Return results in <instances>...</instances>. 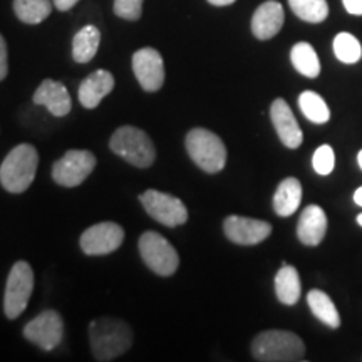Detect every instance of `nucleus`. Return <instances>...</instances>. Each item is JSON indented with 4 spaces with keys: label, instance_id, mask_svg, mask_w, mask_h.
Here are the masks:
<instances>
[{
    "label": "nucleus",
    "instance_id": "9b49d317",
    "mask_svg": "<svg viewBox=\"0 0 362 362\" xmlns=\"http://www.w3.org/2000/svg\"><path fill=\"white\" fill-rule=\"evenodd\" d=\"M124 240V230L112 221L89 226L81 235V248L86 255H107L116 252Z\"/></svg>",
    "mask_w": 362,
    "mask_h": 362
},
{
    "label": "nucleus",
    "instance_id": "f257e3e1",
    "mask_svg": "<svg viewBox=\"0 0 362 362\" xmlns=\"http://www.w3.org/2000/svg\"><path fill=\"white\" fill-rule=\"evenodd\" d=\"M90 349L96 361H112L124 354L133 344V330L124 320L99 317L89 325Z\"/></svg>",
    "mask_w": 362,
    "mask_h": 362
},
{
    "label": "nucleus",
    "instance_id": "9d476101",
    "mask_svg": "<svg viewBox=\"0 0 362 362\" xmlns=\"http://www.w3.org/2000/svg\"><path fill=\"white\" fill-rule=\"evenodd\" d=\"M64 336V322L56 310H44L25 324L24 337L42 351H52Z\"/></svg>",
    "mask_w": 362,
    "mask_h": 362
},
{
    "label": "nucleus",
    "instance_id": "a211bd4d",
    "mask_svg": "<svg viewBox=\"0 0 362 362\" xmlns=\"http://www.w3.org/2000/svg\"><path fill=\"white\" fill-rule=\"evenodd\" d=\"M115 88V78L110 71H94L79 86V101L86 110H94Z\"/></svg>",
    "mask_w": 362,
    "mask_h": 362
},
{
    "label": "nucleus",
    "instance_id": "aec40b11",
    "mask_svg": "<svg viewBox=\"0 0 362 362\" xmlns=\"http://www.w3.org/2000/svg\"><path fill=\"white\" fill-rule=\"evenodd\" d=\"M300 277L296 267L284 264L282 269L275 275V293L277 298L285 305L297 304L300 298Z\"/></svg>",
    "mask_w": 362,
    "mask_h": 362
},
{
    "label": "nucleus",
    "instance_id": "72a5a7b5",
    "mask_svg": "<svg viewBox=\"0 0 362 362\" xmlns=\"http://www.w3.org/2000/svg\"><path fill=\"white\" fill-rule=\"evenodd\" d=\"M354 202H356V205L362 206V187L356 189V193H354Z\"/></svg>",
    "mask_w": 362,
    "mask_h": 362
},
{
    "label": "nucleus",
    "instance_id": "2eb2a0df",
    "mask_svg": "<svg viewBox=\"0 0 362 362\" xmlns=\"http://www.w3.org/2000/svg\"><path fill=\"white\" fill-rule=\"evenodd\" d=\"M285 21L284 7L275 0H267L252 17V33L257 39L269 40L282 29Z\"/></svg>",
    "mask_w": 362,
    "mask_h": 362
},
{
    "label": "nucleus",
    "instance_id": "7c9ffc66",
    "mask_svg": "<svg viewBox=\"0 0 362 362\" xmlns=\"http://www.w3.org/2000/svg\"><path fill=\"white\" fill-rule=\"evenodd\" d=\"M342 4L351 16H362V0H342Z\"/></svg>",
    "mask_w": 362,
    "mask_h": 362
},
{
    "label": "nucleus",
    "instance_id": "ddd939ff",
    "mask_svg": "<svg viewBox=\"0 0 362 362\" xmlns=\"http://www.w3.org/2000/svg\"><path fill=\"white\" fill-rule=\"evenodd\" d=\"M226 238L237 245H257L264 242L272 233V225L264 220L247 218V216L232 215L223 221Z\"/></svg>",
    "mask_w": 362,
    "mask_h": 362
},
{
    "label": "nucleus",
    "instance_id": "b1692460",
    "mask_svg": "<svg viewBox=\"0 0 362 362\" xmlns=\"http://www.w3.org/2000/svg\"><path fill=\"white\" fill-rule=\"evenodd\" d=\"M13 12L24 24H40L52 12L51 0H13Z\"/></svg>",
    "mask_w": 362,
    "mask_h": 362
},
{
    "label": "nucleus",
    "instance_id": "f704fd0d",
    "mask_svg": "<svg viewBox=\"0 0 362 362\" xmlns=\"http://www.w3.org/2000/svg\"><path fill=\"white\" fill-rule=\"evenodd\" d=\"M357 163H359V166H361V170H362V149L359 153H357Z\"/></svg>",
    "mask_w": 362,
    "mask_h": 362
},
{
    "label": "nucleus",
    "instance_id": "4be33fe9",
    "mask_svg": "<svg viewBox=\"0 0 362 362\" xmlns=\"http://www.w3.org/2000/svg\"><path fill=\"white\" fill-rule=\"evenodd\" d=\"M307 304H309L312 314H314L320 322L327 325L330 329H337L341 325V317L334 305V302L330 300V297L322 291H310L307 293Z\"/></svg>",
    "mask_w": 362,
    "mask_h": 362
},
{
    "label": "nucleus",
    "instance_id": "2f4dec72",
    "mask_svg": "<svg viewBox=\"0 0 362 362\" xmlns=\"http://www.w3.org/2000/svg\"><path fill=\"white\" fill-rule=\"evenodd\" d=\"M52 2H54V6H56L57 11L66 12V11H69V8L74 7L79 0H52Z\"/></svg>",
    "mask_w": 362,
    "mask_h": 362
},
{
    "label": "nucleus",
    "instance_id": "0eeeda50",
    "mask_svg": "<svg viewBox=\"0 0 362 362\" xmlns=\"http://www.w3.org/2000/svg\"><path fill=\"white\" fill-rule=\"evenodd\" d=\"M34 291V272L27 262L19 260L13 264L8 274L6 296H4V312L7 319H17L27 309Z\"/></svg>",
    "mask_w": 362,
    "mask_h": 362
},
{
    "label": "nucleus",
    "instance_id": "5701e85b",
    "mask_svg": "<svg viewBox=\"0 0 362 362\" xmlns=\"http://www.w3.org/2000/svg\"><path fill=\"white\" fill-rule=\"evenodd\" d=\"M291 61L296 69L305 78L314 79L320 74V61L315 49L309 42H298L292 47Z\"/></svg>",
    "mask_w": 362,
    "mask_h": 362
},
{
    "label": "nucleus",
    "instance_id": "f8f14e48",
    "mask_svg": "<svg viewBox=\"0 0 362 362\" xmlns=\"http://www.w3.org/2000/svg\"><path fill=\"white\" fill-rule=\"evenodd\" d=\"M133 71L139 86L148 93H156L165 83V62L161 54L153 47H144L134 52Z\"/></svg>",
    "mask_w": 362,
    "mask_h": 362
},
{
    "label": "nucleus",
    "instance_id": "c85d7f7f",
    "mask_svg": "<svg viewBox=\"0 0 362 362\" xmlns=\"http://www.w3.org/2000/svg\"><path fill=\"white\" fill-rule=\"evenodd\" d=\"M144 0H115V13L124 21H138L143 13Z\"/></svg>",
    "mask_w": 362,
    "mask_h": 362
},
{
    "label": "nucleus",
    "instance_id": "c756f323",
    "mask_svg": "<svg viewBox=\"0 0 362 362\" xmlns=\"http://www.w3.org/2000/svg\"><path fill=\"white\" fill-rule=\"evenodd\" d=\"M8 72V61H7V44L6 39L0 35V81L6 79Z\"/></svg>",
    "mask_w": 362,
    "mask_h": 362
},
{
    "label": "nucleus",
    "instance_id": "f03ea898",
    "mask_svg": "<svg viewBox=\"0 0 362 362\" xmlns=\"http://www.w3.org/2000/svg\"><path fill=\"white\" fill-rule=\"evenodd\" d=\"M252 354L262 362H298L305 359V346L293 332L267 330L253 339Z\"/></svg>",
    "mask_w": 362,
    "mask_h": 362
},
{
    "label": "nucleus",
    "instance_id": "a878e982",
    "mask_svg": "<svg viewBox=\"0 0 362 362\" xmlns=\"http://www.w3.org/2000/svg\"><path fill=\"white\" fill-rule=\"evenodd\" d=\"M288 6L298 19L310 24H320L329 16L327 0H288Z\"/></svg>",
    "mask_w": 362,
    "mask_h": 362
},
{
    "label": "nucleus",
    "instance_id": "20e7f679",
    "mask_svg": "<svg viewBox=\"0 0 362 362\" xmlns=\"http://www.w3.org/2000/svg\"><path fill=\"white\" fill-rule=\"evenodd\" d=\"M110 148L136 168H149L155 163L156 149L151 138L143 129L134 126H121L111 136Z\"/></svg>",
    "mask_w": 362,
    "mask_h": 362
},
{
    "label": "nucleus",
    "instance_id": "473e14b6",
    "mask_svg": "<svg viewBox=\"0 0 362 362\" xmlns=\"http://www.w3.org/2000/svg\"><path fill=\"white\" fill-rule=\"evenodd\" d=\"M208 2H210L211 6L225 7V6H232V4L237 2V0H208Z\"/></svg>",
    "mask_w": 362,
    "mask_h": 362
},
{
    "label": "nucleus",
    "instance_id": "f3484780",
    "mask_svg": "<svg viewBox=\"0 0 362 362\" xmlns=\"http://www.w3.org/2000/svg\"><path fill=\"white\" fill-rule=\"evenodd\" d=\"M327 232V216L317 205L304 208L297 223V237L307 247H317L322 242Z\"/></svg>",
    "mask_w": 362,
    "mask_h": 362
},
{
    "label": "nucleus",
    "instance_id": "393cba45",
    "mask_svg": "<svg viewBox=\"0 0 362 362\" xmlns=\"http://www.w3.org/2000/svg\"><path fill=\"white\" fill-rule=\"evenodd\" d=\"M298 107L310 123L325 124L330 119V110L325 104L322 96L314 93V90H304L298 96Z\"/></svg>",
    "mask_w": 362,
    "mask_h": 362
},
{
    "label": "nucleus",
    "instance_id": "dca6fc26",
    "mask_svg": "<svg viewBox=\"0 0 362 362\" xmlns=\"http://www.w3.org/2000/svg\"><path fill=\"white\" fill-rule=\"evenodd\" d=\"M34 103L44 106L51 115L62 117L69 115L72 101L66 86L52 79H44L34 93Z\"/></svg>",
    "mask_w": 362,
    "mask_h": 362
},
{
    "label": "nucleus",
    "instance_id": "1a4fd4ad",
    "mask_svg": "<svg viewBox=\"0 0 362 362\" xmlns=\"http://www.w3.org/2000/svg\"><path fill=\"white\" fill-rule=\"evenodd\" d=\"M96 166V156L84 149H71L52 165V178L66 188L79 187Z\"/></svg>",
    "mask_w": 362,
    "mask_h": 362
},
{
    "label": "nucleus",
    "instance_id": "c9c22d12",
    "mask_svg": "<svg viewBox=\"0 0 362 362\" xmlns=\"http://www.w3.org/2000/svg\"><path fill=\"white\" fill-rule=\"evenodd\" d=\"M357 223H359V225L362 226V214H361L359 216H357Z\"/></svg>",
    "mask_w": 362,
    "mask_h": 362
},
{
    "label": "nucleus",
    "instance_id": "423d86ee",
    "mask_svg": "<svg viewBox=\"0 0 362 362\" xmlns=\"http://www.w3.org/2000/svg\"><path fill=\"white\" fill-rule=\"evenodd\" d=\"M139 255L146 267L156 275L170 277L178 270L180 257L175 247L156 232H144L138 242Z\"/></svg>",
    "mask_w": 362,
    "mask_h": 362
},
{
    "label": "nucleus",
    "instance_id": "4468645a",
    "mask_svg": "<svg viewBox=\"0 0 362 362\" xmlns=\"http://www.w3.org/2000/svg\"><path fill=\"white\" fill-rule=\"evenodd\" d=\"M270 117L275 131H277L280 141H282L285 146L291 149H297L300 146L304 134H302L300 126H298L296 116H293L287 101H284L282 98L275 99L270 107Z\"/></svg>",
    "mask_w": 362,
    "mask_h": 362
},
{
    "label": "nucleus",
    "instance_id": "6ab92c4d",
    "mask_svg": "<svg viewBox=\"0 0 362 362\" xmlns=\"http://www.w3.org/2000/svg\"><path fill=\"white\" fill-rule=\"evenodd\" d=\"M302 202V185L297 178H285L280 181L274 194V210L279 216H291L297 211Z\"/></svg>",
    "mask_w": 362,
    "mask_h": 362
},
{
    "label": "nucleus",
    "instance_id": "cd10ccee",
    "mask_svg": "<svg viewBox=\"0 0 362 362\" xmlns=\"http://www.w3.org/2000/svg\"><path fill=\"white\" fill-rule=\"evenodd\" d=\"M312 166H314L315 173L327 176L334 171L336 166V153L329 144H322L315 149L314 156H312Z\"/></svg>",
    "mask_w": 362,
    "mask_h": 362
},
{
    "label": "nucleus",
    "instance_id": "39448f33",
    "mask_svg": "<svg viewBox=\"0 0 362 362\" xmlns=\"http://www.w3.org/2000/svg\"><path fill=\"white\" fill-rule=\"evenodd\" d=\"M185 146L192 160L206 173H218L226 165V148L220 136L205 128H194L187 134Z\"/></svg>",
    "mask_w": 362,
    "mask_h": 362
},
{
    "label": "nucleus",
    "instance_id": "7ed1b4c3",
    "mask_svg": "<svg viewBox=\"0 0 362 362\" xmlns=\"http://www.w3.org/2000/svg\"><path fill=\"white\" fill-rule=\"evenodd\" d=\"M39 153L33 144H19L0 165V183L8 193H24L37 173Z\"/></svg>",
    "mask_w": 362,
    "mask_h": 362
},
{
    "label": "nucleus",
    "instance_id": "bb28decb",
    "mask_svg": "<svg viewBox=\"0 0 362 362\" xmlns=\"http://www.w3.org/2000/svg\"><path fill=\"white\" fill-rule=\"evenodd\" d=\"M334 54L344 64H356L362 57V45L354 35L349 33H341L334 39Z\"/></svg>",
    "mask_w": 362,
    "mask_h": 362
},
{
    "label": "nucleus",
    "instance_id": "6e6552de",
    "mask_svg": "<svg viewBox=\"0 0 362 362\" xmlns=\"http://www.w3.org/2000/svg\"><path fill=\"white\" fill-rule=\"evenodd\" d=\"M139 202L143 203L146 214L160 221L161 225L173 228V226L187 223V206L173 194L158 192V189H146L143 194H139Z\"/></svg>",
    "mask_w": 362,
    "mask_h": 362
},
{
    "label": "nucleus",
    "instance_id": "412c9836",
    "mask_svg": "<svg viewBox=\"0 0 362 362\" xmlns=\"http://www.w3.org/2000/svg\"><path fill=\"white\" fill-rule=\"evenodd\" d=\"M99 42H101V33L96 25H86L72 39V57L76 62L86 64L93 61L96 56Z\"/></svg>",
    "mask_w": 362,
    "mask_h": 362
}]
</instances>
